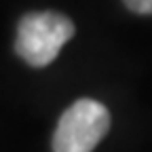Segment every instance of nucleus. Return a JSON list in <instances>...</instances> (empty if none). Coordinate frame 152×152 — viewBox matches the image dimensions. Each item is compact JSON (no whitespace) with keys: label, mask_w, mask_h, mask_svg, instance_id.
<instances>
[{"label":"nucleus","mask_w":152,"mask_h":152,"mask_svg":"<svg viewBox=\"0 0 152 152\" xmlns=\"http://www.w3.org/2000/svg\"><path fill=\"white\" fill-rule=\"evenodd\" d=\"M74 36V23L61 13L40 11L19 19L15 51L32 68H45L59 55L61 47Z\"/></svg>","instance_id":"f257e3e1"},{"label":"nucleus","mask_w":152,"mask_h":152,"mask_svg":"<svg viewBox=\"0 0 152 152\" xmlns=\"http://www.w3.org/2000/svg\"><path fill=\"white\" fill-rule=\"evenodd\" d=\"M110 127V112L95 99H78L64 114L53 133V152H93Z\"/></svg>","instance_id":"f03ea898"},{"label":"nucleus","mask_w":152,"mask_h":152,"mask_svg":"<svg viewBox=\"0 0 152 152\" xmlns=\"http://www.w3.org/2000/svg\"><path fill=\"white\" fill-rule=\"evenodd\" d=\"M125 7L137 15H152V0H123Z\"/></svg>","instance_id":"7ed1b4c3"}]
</instances>
